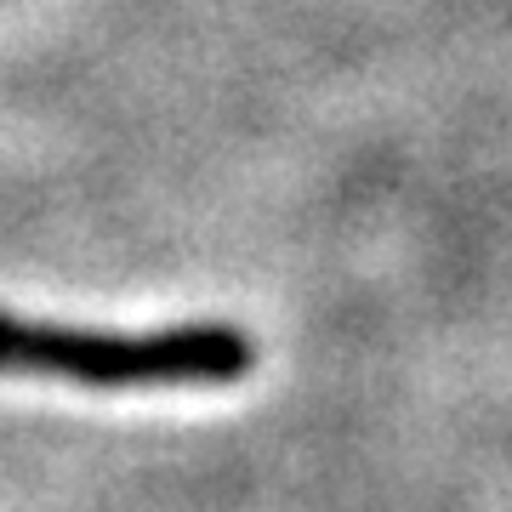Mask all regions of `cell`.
<instances>
[{
    "instance_id": "6da1fadb",
    "label": "cell",
    "mask_w": 512,
    "mask_h": 512,
    "mask_svg": "<svg viewBox=\"0 0 512 512\" xmlns=\"http://www.w3.org/2000/svg\"><path fill=\"white\" fill-rule=\"evenodd\" d=\"M256 365V342L234 325H171L148 336L35 325L0 313V370L12 376H63L86 387H217Z\"/></svg>"
}]
</instances>
